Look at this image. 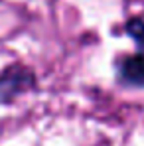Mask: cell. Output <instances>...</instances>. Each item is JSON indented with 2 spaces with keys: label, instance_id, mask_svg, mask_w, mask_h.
I'll use <instances>...</instances> for the list:
<instances>
[{
  "label": "cell",
  "instance_id": "6da1fadb",
  "mask_svg": "<svg viewBox=\"0 0 144 146\" xmlns=\"http://www.w3.org/2000/svg\"><path fill=\"white\" fill-rule=\"evenodd\" d=\"M38 79L22 63H12L0 73V105H10L18 97L34 91Z\"/></svg>",
  "mask_w": 144,
  "mask_h": 146
},
{
  "label": "cell",
  "instance_id": "7a4b0ae2",
  "mask_svg": "<svg viewBox=\"0 0 144 146\" xmlns=\"http://www.w3.org/2000/svg\"><path fill=\"white\" fill-rule=\"evenodd\" d=\"M119 81L132 89H144V48H136V53L122 57L117 63Z\"/></svg>",
  "mask_w": 144,
  "mask_h": 146
},
{
  "label": "cell",
  "instance_id": "3957f363",
  "mask_svg": "<svg viewBox=\"0 0 144 146\" xmlns=\"http://www.w3.org/2000/svg\"><path fill=\"white\" fill-rule=\"evenodd\" d=\"M126 34L134 40L136 48H144V20L142 18H130L126 22Z\"/></svg>",
  "mask_w": 144,
  "mask_h": 146
}]
</instances>
